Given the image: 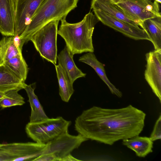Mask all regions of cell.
<instances>
[{
    "mask_svg": "<svg viewBox=\"0 0 161 161\" xmlns=\"http://www.w3.org/2000/svg\"><path fill=\"white\" fill-rule=\"evenodd\" d=\"M146 114L130 105L119 108L93 106L75 119V130L89 139L111 145L120 140L140 135Z\"/></svg>",
    "mask_w": 161,
    "mask_h": 161,
    "instance_id": "cell-1",
    "label": "cell"
},
{
    "mask_svg": "<svg viewBox=\"0 0 161 161\" xmlns=\"http://www.w3.org/2000/svg\"><path fill=\"white\" fill-rule=\"evenodd\" d=\"M57 33L64 40L66 46L74 55L85 52H93L92 36L95 26L99 21L90 12L80 21L67 22L66 18L61 19Z\"/></svg>",
    "mask_w": 161,
    "mask_h": 161,
    "instance_id": "cell-2",
    "label": "cell"
},
{
    "mask_svg": "<svg viewBox=\"0 0 161 161\" xmlns=\"http://www.w3.org/2000/svg\"><path fill=\"white\" fill-rule=\"evenodd\" d=\"M79 0H45L32 17L29 24L19 36L25 43L33 34L49 22L60 20L77 7Z\"/></svg>",
    "mask_w": 161,
    "mask_h": 161,
    "instance_id": "cell-3",
    "label": "cell"
},
{
    "mask_svg": "<svg viewBox=\"0 0 161 161\" xmlns=\"http://www.w3.org/2000/svg\"><path fill=\"white\" fill-rule=\"evenodd\" d=\"M71 124L61 116L48 118L36 122H29L26 125L25 132L34 142L46 144L60 134L68 130Z\"/></svg>",
    "mask_w": 161,
    "mask_h": 161,
    "instance_id": "cell-4",
    "label": "cell"
},
{
    "mask_svg": "<svg viewBox=\"0 0 161 161\" xmlns=\"http://www.w3.org/2000/svg\"><path fill=\"white\" fill-rule=\"evenodd\" d=\"M58 20H53L43 26L31 36V41L43 58L55 65L57 60V35Z\"/></svg>",
    "mask_w": 161,
    "mask_h": 161,
    "instance_id": "cell-5",
    "label": "cell"
},
{
    "mask_svg": "<svg viewBox=\"0 0 161 161\" xmlns=\"http://www.w3.org/2000/svg\"><path fill=\"white\" fill-rule=\"evenodd\" d=\"M121 11L140 23L149 19L161 17L158 3L153 0H111Z\"/></svg>",
    "mask_w": 161,
    "mask_h": 161,
    "instance_id": "cell-6",
    "label": "cell"
},
{
    "mask_svg": "<svg viewBox=\"0 0 161 161\" xmlns=\"http://www.w3.org/2000/svg\"><path fill=\"white\" fill-rule=\"evenodd\" d=\"M46 146L35 142L3 144L0 147V161H33Z\"/></svg>",
    "mask_w": 161,
    "mask_h": 161,
    "instance_id": "cell-7",
    "label": "cell"
},
{
    "mask_svg": "<svg viewBox=\"0 0 161 161\" xmlns=\"http://www.w3.org/2000/svg\"><path fill=\"white\" fill-rule=\"evenodd\" d=\"M88 140V139L80 134L72 135L67 130L47 143L41 155L52 153L56 157L58 161H61L62 158L71 153L83 142Z\"/></svg>",
    "mask_w": 161,
    "mask_h": 161,
    "instance_id": "cell-8",
    "label": "cell"
},
{
    "mask_svg": "<svg viewBox=\"0 0 161 161\" xmlns=\"http://www.w3.org/2000/svg\"><path fill=\"white\" fill-rule=\"evenodd\" d=\"M92 10L98 19L104 25L135 40L150 41L146 31L139 26L117 19L98 11Z\"/></svg>",
    "mask_w": 161,
    "mask_h": 161,
    "instance_id": "cell-9",
    "label": "cell"
},
{
    "mask_svg": "<svg viewBox=\"0 0 161 161\" xmlns=\"http://www.w3.org/2000/svg\"><path fill=\"white\" fill-rule=\"evenodd\" d=\"M145 78L161 103V49L146 54Z\"/></svg>",
    "mask_w": 161,
    "mask_h": 161,
    "instance_id": "cell-10",
    "label": "cell"
},
{
    "mask_svg": "<svg viewBox=\"0 0 161 161\" xmlns=\"http://www.w3.org/2000/svg\"><path fill=\"white\" fill-rule=\"evenodd\" d=\"M45 0H16L14 35L20 36L37 9Z\"/></svg>",
    "mask_w": 161,
    "mask_h": 161,
    "instance_id": "cell-11",
    "label": "cell"
},
{
    "mask_svg": "<svg viewBox=\"0 0 161 161\" xmlns=\"http://www.w3.org/2000/svg\"><path fill=\"white\" fill-rule=\"evenodd\" d=\"M16 0H0V33L4 36L15 35Z\"/></svg>",
    "mask_w": 161,
    "mask_h": 161,
    "instance_id": "cell-12",
    "label": "cell"
},
{
    "mask_svg": "<svg viewBox=\"0 0 161 161\" xmlns=\"http://www.w3.org/2000/svg\"><path fill=\"white\" fill-rule=\"evenodd\" d=\"M24 43L18 35L5 36L0 40V64L17 56L22 55Z\"/></svg>",
    "mask_w": 161,
    "mask_h": 161,
    "instance_id": "cell-13",
    "label": "cell"
},
{
    "mask_svg": "<svg viewBox=\"0 0 161 161\" xmlns=\"http://www.w3.org/2000/svg\"><path fill=\"white\" fill-rule=\"evenodd\" d=\"M91 9L105 13L117 19L142 28L141 25L119 9L111 0H94L91 1Z\"/></svg>",
    "mask_w": 161,
    "mask_h": 161,
    "instance_id": "cell-14",
    "label": "cell"
},
{
    "mask_svg": "<svg viewBox=\"0 0 161 161\" xmlns=\"http://www.w3.org/2000/svg\"><path fill=\"white\" fill-rule=\"evenodd\" d=\"M73 55L66 46L57 55L58 64L62 67L72 82L77 79L85 77L83 73L76 65L73 58Z\"/></svg>",
    "mask_w": 161,
    "mask_h": 161,
    "instance_id": "cell-15",
    "label": "cell"
},
{
    "mask_svg": "<svg viewBox=\"0 0 161 161\" xmlns=\"http://www.w3.org/2000/svg\"><path fill=\"white\" fill-rule=\"evenodd\" d=\"M79 61L91 67L100 78L107 85L111 93L119 97L122 96L121 92L109 80L108 78L103 64L99 62L93 52H88L80 57Z\"/></svg>",
    "mask_w": 161,
    "mask_h": 161,
    "instance_id": "cell-16",
    "label": "cell"
},
{
    "mask_svg": "<svg viewBox=\"0 0 161 161\" xmlns=\"http://www.w3.org/2000/svg\"><path fill=\"white\" fill-rule=\"evenodd\" d=\"M122 141L123 144L139 157L144 158L153 152V142L149 137L138 135Z\"/></svg>",
    "mask_w": 161,
    "mask_h": 161,
    "instance_id": "cell-17",
    "label": "cell"
},
{
    "mask_svg": "<svg viewBox=\"0 0 161 161\" xmlns=\"http://www.w3.org/2000/svg\"><path fill=\"white\" fill-rule=\"evenodd\" d=\"M35 84L26 85L24 89L28 97V102L31 108L30 117V122L41 121L48 118L34 92Z\"/></svg>",
    "mask_w": 161,
    "mask_h": 161,
    "instance_id": "cell-18",
    "label": "cell"
},
{
    "mask_svg": "<svg viewBox=\"0 0 161 161\" xmlns=\"http://www.w3.org/2000/svg\"><path fill=\"white\" fill-rule=\"evenodd\" d=\"M26 84L15 77L4 64H0V92L24 89Z\"/></svg>",
    "mask_w": 161,
    "mask_h": 161,
    "instance_id": "cell-19",
    "label": "cell"
},
{
    "mask_svg": "<svg viewBox=\"0 0 161 161\" xmlns=\"http://www.w3.org/2000/svg\"><path fill=\"white\" fill-rule=\"evenodd\" d=\"M143 25L154 49H161V17L146 19L143 22Z\"/></svg>",
    "mask_w": 161,
    "mask_h": 161,
    "instance_id": "cell-20",
    "label": "cell"
},
{
    "mask_svg": "<svg viewBox=\"0 0 161 161\" xmlns=\"http://www.w3.org/2000/svg\"><path fill=\"white\" fill-rule=\"evenodd\" d=\"M57 77L59 85V93L62 100L68 102L74 90L72 82L61 66L55 65Z\"/></svg>",
    "mask_w": 161,
    "mask_h": 161,
    "instance_id": "cell-21",
    "label": "cell"
},
{
    "mask_svg": "<svg viewBox=\"0 0 161 161\" xmlns=\"http://www.w3.org/2000/svg\"><path fill=\"white\" fill-rule=\"evenodd\" d=\"M17 78L25 82L28 72V67L23 55L14 57L3 64Z\"/></svg>",
    "mask_w": 161,
    "mask_h": 161,
    "instance_id": "cell-22",
    "label": "cell"
},
{
    "mask_svg": "<svg viewBox=\"0 0 161 161\" xmlns=\"http://www.w3.org/2000/svg\"><path fill=\"white\" fill-rule=\"evenodd\" d=\"M19 91L13 90L7 92L5 96L0 101V108H4L24 104V98L18 93Z\"/></svg>",
    "mask_w": 161,
    "mask_h": 161,
    "instance_id": "cell-23",
    "label": "cell"
},
{
    "mask_svg": "<svg viewBox=\"0 0 161 161\" xmlns=\"http://www.w3.org/2000/svg\"><path fill=\"white\" fill-rule=\"evenodd\" d=\"M153 141L161 139V115H160L154 125L153 130L149 137Z\"/></svg>",
    "mask_w": 161,
    "mask_h": 161,
    "instance_id": "cell-24",
    "label": "cell"
},
{
    "mask_svg": "<svg viewBox=\"0 0 161 161\" xmlns=\"http://www.w3.org/2000/svg\"><path fill=\"white\" fill-rule=\"evenodd\" d=\"M33 161H58L57 158L53 154L48 153L40 155L33 160Z\"/></svg>",
    "mask_w": 161,
    "mask_h": 161,
    "instance_id": "cell-25",
    "label": "cell"
},
{
    "mask_svg": "<svg viewBox=\"0 0 161 161\" xmlns=\"http://www.w3.org/2000/svg\"><path fill=\"white\" fill-rule=\"evenodd\" d=\"M81 161L77 159L72 155L71 153L69 154L61 159V161Z\"/></svg>",
    "mask_w": 161,
    "mask_h": 161,
    "instance_id": "cell-26",
    "label": "cell"
},
{
    "mask_svg": "<svg viewBox=\"0 0 161 161\" xmlns=\"http://www.w3.org/2000/svg\"><path fill=\"white\" fill-rule=\"evenodd\" d=\"M6 93L0 92V101L5 96Z\"/></svg>",
    "mask_w": 161,
    "mask_h": 161,
    "instance_id": "cell-27",
    "label": "cell"
},
{
    "mask_svg": "<svg viewBox=\"0 0 161 161\" xmlns=\"http://www.w3.org/2000/svg\"><path fill=\"white\" fill-rule=\"evenodd\" d=\"M154 1H155L158 3H161V0H153Z\"/></svg>",
    "mask_w": 161,
    "mask_h": 161,
    "instance_id": "cell-28",
    "label": "cell"
},
{
    "mask_svg": "<svg viewBox=\"0 0 161 161\" xmlns=\"http://www.w3.org/2000/svg\"><path fill=\"white\" fill-rule=\"evenodd\" d=\"M3 144H0V147L2 146Z\"/></svg>",
    "mask_w": 161,
    "mask_h": 161,
    "instance_id": "cell-29",
    "label": "cell"
},
{
    "mask_svg": "<svg viewBox=\"0 0 161 161\" xmlns=\"http://www.w3.org/2000/svg\"><path fill=\"white\" fill-rule=\"evenodd\" d=\"M93 0H92V1H93Z\"/></svg>",
    "mask_w": 161,
    "mask_h": 161,
    "instance_id": "cell-30",
    "label": "cell"
}]
</instances>
